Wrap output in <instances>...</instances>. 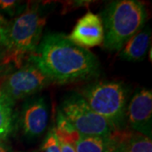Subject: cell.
Here are the masks:
<instances>
[{
    "label": "cell",
    "instance_id": "1",
    "mask_svg": "<svg viewBox=\"0 0 152 152\" xmlns=\"http://www.w3.org/2000/svg\"><path fill=\"white\" fill-rule=\"evenodd\" d=\"M31 60L50 81L59 84L87 79L99 69L96 55L59 33L46 35Z\"/></svg>",
    "mask_w": 152,
    "mask_h": 152
},
{
    "label": "cell",
    "instance_id": "2",
    "mask_svg": "<svg viewBox=\"0 0 152 152\" xmlns=\"http://www.w3.org/2000/svg\"><path fill=\"white\" fill-rule=\"evenodd\" d=\"M46 19L37 9H28L10 21H0V46L7 62L21 64L26 55L35 53L40 43Z\"/></svg>",
    "mask_w": 152,
    "mask_h": 152
},
{
    "label": "cell",
    "instance_id": "3",
    "mask_svg": "<svg viewBox=\"0 0 152 152\" xmlns=\"http://www.w3.org/2000/svg\"><path fill=\"white\" fill-rule=\"evenodd\" d=\"M146 10L137 0H116L110 2L102 13L104 48L120 51L134 35L145 26Z\"/></svg>",
    "mask_w": 152,
    "mask_h": 152
},
{
    "label": "cell",
    "instance_id": "4",
    "mask_svg": "<svg viewBox=\"0 0 152 152\" xmlns=\"http://www.w3.org/2000/svg\"><path fill=\"white\" fill-rule=\"evenodd\" d=\"M82 97L95 113L108 122L113 131L123 129L128 97L124 85L117 81L95 82L84 90Z\"/></svg>",
    "mask_w": 152,
    "mask_h": 152
},
{
    "label": "cell",
    "instance_id": "5",
    "mask_svg": "<svg viewBox=\"0 0 152 152\" xmlns=\"http://www.w3.org/2000/svg\"><path fill=\"white\" fill-rule=\"evenodd\" d=\"M60 111L82 136L109 138L113 132L108 122L95 113L82 96L73 95L65 99Z\"/></svg>",
    "mask_w": 152,
    "mask_h": 152
},
{
    "label": "cell",
    "instance_id": "6",
    "mask_svg": "<svg viewBox=\"0 0 152 152\" xmlns=\"http://www.w3.org/2000/svg\"><path fill=\"white\" fill-rule=\"evenodd\" d=\"M50 82L43 72L31 62L7 76L0 90L15 102L42 91Z\"/></svg>",
    "mask_w": 152,
    "mask_h": 152
},
{
    "label": "cell",
    "instance_id": "7",
    "mask_svg": "<svg viewBox=\"0 0 152 152\" xmlns=\"http://www.w3.org/2000/svg\"><path fill=\"white\" fill-rule=\"evenodd\" d=\"M126 117L131 130L151 139V90L141 89L134 95L127 107Z\"/></svg>",
    "mask_w": 152,
    "mask_h": 152
},
{
    "label": "cell",
    "instance_id": "8",
    "mask_svg": "<svg viewBox=\"0 0 152 152\" xmlns=\"http://www.w3.org/2000/svg\"><path fill=\"white\" fill-rule=\"evenodd\" d=\"M49 111L44 97L29 99L22 107L21 129L24 134L29 139L42 135L48 124Z\"/></svg>",
    "mask_w": 152,
    "mask_h": 152
},
{
    "label": "cell",
    "instance_id": "9",
    "mask_svg": "<svg viewBox=\"0 0 152 152\" xmlns=\"http://www.w3.org/2000/svg\"><path fill=\"white\" fill-rule=\"evenodd\" d=\"M68 38L84 48L100 46L104 41L102 18L92 12H87L76 23Z\"/></svg>",
    "mask_w": 152,
    "mask_h": 152
},
{
    "label": "cell",
    "instance_id": "10",
    "mask_svg": "<svg viewBox=\"0 0 152 152\" xmlns=\"http://www.w3.org/2000/svg\"><path fill=\"white\" fill-rule=\"evenodd\" d=\"M109 142L110 152H152L151 139L135 131H113Z\"/></svg>",
    "mask_w": 152,
    "mask_h": 152
},
{
    "label": "cell",
    "instance_id": "11",
    "mask_svg": "<svg viewBox=\"0 0 152 152\" xmlns=\"http://www.w3.org/2000/svg\"><path fill=\"white\" fill-rule=\"evenodd\" d=\"M151 31L149 26H144L134 35L120 50L119 56L126 61H140L146 55L150 48Z\"/></svg>",
    "mask_w": 152,
    "mask_h": 152
},
{
    "label": "cell",
    "instance_id": "12",
    "mask_svg": "<svg viewBox=\"0 0 152 152\" xmlns=\"http://www.w3.org/2000/svg\"><path fill=\"white\" fill-rule=\"evenodd\" d=\"M15 102L0 90V140H4L13 129Z\"/></svg>",
    "mask_w": 152,
    "mask_h": 152
},
{
    "label": "cell",
    "instance_id": "13",
    "mask_svg": "<svg viewBox=\"0 0 152 152\" xmlns=\"http://www.w3.org/2000/svg\"><path fill=\"white\" fill-rule=\"evenodd\" d=\"M75 152H110L109 138L82 136L75 143Z\"/></svg>",
    "mask_w": 152,
    "mask_h": 152
},
{
    "label": "cell",
    "instance_id": "14",
    "mask_svg": "<svg viewBox=\"0 0 152 152\" xmlns=\"http://www.w3.org/2000/svg\"><path fill=\"white\" fill-rule=\"evenodd\" d=\"M54 128L58 139L61 141L68 142V143L75 145V143L80 137V134L75 130L73 125L66 118L60 110H58V112L57 125Z\"/></svg>",
    "mask_w": 152,
    "mask_h": 152
},
{
    "label": "cell",
    "instance_id": "15",
    "mask_svg": "<svg viewBox=\"0 0 152 152\" xmlns=\"http://www.w3.org/2000/svg\"><path fill=\"white\" fill-rule=\"evenodd\" d=\"M40 152H61L59 140L56 134L54 127H52L48 132L40 148Z\"/></svg>",
    "mask_w": 152,
    "mask_h": 152
},
{
    "label": "cell",
    "instance_id": "16",
    "mask_svg": "<svg viewBox=\"0 0 152 152\" xmlns=\"http://www.w3.org/2000/svg\"><path fill=\"white\" fill-rule=\"evenodd\" d=\"M18 2L9 1V0H0V10L4 11L10 15H15L17 12Z\"/></svg>",
    "mask_w": 152,
    "mask_h": 152
},
{
    "label": "cell",
    "instance_id": "17",
    "mask_svg": "<svg viewBox=\"0 0 152 152\" xmlns=\"http://www.w3.org/2000/svg\"><path fill=\"white\" fill-rule=\"evenodd\" d=\"M59 144L61 152H75V145L73 144L61 140H59Z\"/></svg>",
    "mask_w": 152,
    "mask_h": 152
},
{
    "label": "cell",
    "instance_id": "18",
    "mask_svg": "<svg viewBox=\"0 0 152 152\" xmlns=\"http://www.w3.org/2000/svg\"><path fill=\"white\" fill-rule=\"evenodd\" d=\"M0 152H9L8 147L2 140H0Z\"/></svg>",
    "mask_w": 152,
    "mask_h": 152
},
{
    "label": "cell",
    "instance_id": "19",
    "mask_svg": "<svg viewBox=\"0 0 152 152\" xmlns=\"http://www.w3.org/2000/svg\"><path fill=\"white\" fill-rule=\"evenodd\" d=\"M0 21H1V18H0Z\"/></svg>",
    "mask_w": 152,
    "mask_h": 152
}]
</instances>
